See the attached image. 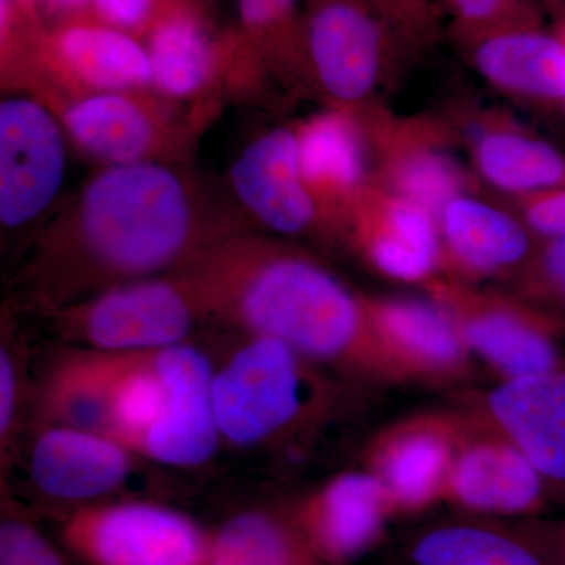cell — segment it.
I'll return each instance as SVG.
<instances>
[{
  "label": "cell",
  "mask_w": 565,
  "mask_h": 565,
  "mask_svg": "<svg viewBox=\"0 0 565 565\" xmlns=\"http://www.w3.org/2000/svg\"><path fill=\"white\" fill-rule=\"evenodd\" d=\"M177 273L191 285L206 322L280 341L344 381L412 382L379 332L366 296L307 253L233 237Z\"/></svg>",
  "instance_id": "1"
},
{
  "label": "cell",
  "mask_w": 565,
  "mask_h": 565,
  "mask_svg": "<svg viewBox=\"0 0 565 565\" xmlns=\"http://www.w3.org/2000/svg\"><path fill=\"white\" fill-rule=\"evenodd\" d=\"M222 241L207 234L170 167L109 166L40 245L25 281L33 299L55 311L120 282L177 273Z\"/></svg>",
  "instance_id": "2"
},
{
  "label": "cell",
  "mask_w": 565,
  "mask_h": 565,
  "mask_svg": "<svg viewBox=\"0 0 565 565\" xmlns=\"http://www.w3.org/2000/svg\"><path fill=\"white\" fill-rule=\"evenodd\" d=\"M270 338L241 333L214 360L212 399L222 445L264 451L296 445L333 419L344 382Z\"/></svg>",
  "instance_id": "3"
},
{
  "label": "cell",
  "mask_w": 565,
  "mask_h": 565,
  "mask_svg": "<svg viewBox=\"0 0 565 565\" xmlns=\"http://www.w3.org/2000/svg\"><path fill=\"white\" fill-rule=\"evenodd\" d=\"M51 313L66 343L103 352H152L189 343L206 322L180 273L120 282Z\"/></svg>",
  "instance_id": "4"
},
{
  "label": "cell",
  "mask_w": 565,
  "mask_h": 565,
  "mask_svg": "<svg viewBox=\"0 0 565 565\" xmlns=\"http://www.w3.org/2000/svg\"><path fill=\"white\" fill-rule=\"evenodd\" d=\"M58 541L79 565H207L212 527L173 505L121 497L63 515Z\"/></svg>",
  "instance_id": "5"
},
{
  "label": "cell",
  "mask_w": 565,
  "mask_h": 565,
  "mask_svg": "<svg viewBox=\"0 0 565 565\" xmlns=\"http://www.w3.org/2000/svg\"><path fill=\"white\" fill-rule=\"evenodd\" d=\"M426 288L455 319L476 359L501 381L565 370L564 327L533 305L455 277L438 275Z\"/></svg>",
  "instance_id": "6"
},
{
  "label": "cell",
  "mask_w": 565,
  "mask_h": 565,
  "mask_svg": "<svg viewBox=\"0 0 565 565\" xmlns=\"http://www.w3.org/2000/svg\"><path fill=\"white\" fill-rule=\"evenodd\" d=\"M396 39L370 0H318L305 50L322 90L341 106L360 107L385 81Z\"/></svg>",
  "instance_id": "7"
},
{
  "label": "cell",
  "mask_w": 565,
  "mask_h": 565,
  "mask_svg": "<svg viewBox=\"0 0 565 565\" xmlns=\"http://www.w3.org/2000/svg\"><path fill=\"white\" fill-rule=\"evenodd\" d=\"M28 451L31 484L47 503L68 514L82 505L122 494L143 457L110 435L57 424H35Z\"/></svg>",
  "instance_id": "8"
},
{
  "label": "cell",
  "mask_w": 565,
  "mask_h": 565,
  "mask_svg": "<svg viewBox=\"0 0 565 565\" xmlns=\"http://www.w3.org/2000/svg\"><path fill=\"white\" fill-rule=\"evenodd\" d=\"M465 412H423L390 424L367 441L363 470L384 487L393 515H412L444 500Z\"/></svg>",
  "instance_id": "9"
},
{
  "label": "cell",
  "mask_w": 565,
  "mask_h": 565,
  "mask_svg": "<svg viewBox=\"0 0 565 565\" xmlns=\"http://www.w3.org/2000/svg\"><path fill=\"white\" fill-rule=\"evenodd\" d=\"M65 128L44 104L13 96L0 104V222L24 228L54 203L65 180Z\"/></svg>",
  "instance_id": "10"
},
{
  "label": "cell",
  "mask_w": 565,
  "mask_h": 565,
  "mask_svg": "<svg viewBox=\"0 0 565 565\" xmlns=\"http://www.w3.org/2000/svg\"><path fill=\"white\" fill-rule=\"evenodd\" d=\"M163 384L161 412L134 451L150 462L196 468L210 462L222 445L212 399L214 359L182 343L152 352Z\"/></svg>",
  "instance_id": "11"
},
{
  "label": "cell",
  "mask_w": 565,
  "mask_h": 565,
  "mask_svg": "<svg viewBox=\"0 0 565 565\" xmlns=\"http://www.w3.org/2000/svg\"><path fill=\"white\" fill-rule=\"evenodd\" d=\"M446 479L445 503L468 515L533 519L548 504L541 475L525 455L471 408Z\"/></svg>",
  "instance_id": "12"
},
{
  "label": "cell",
  "mask_w": 565,
  "mask_h": 565,
  "mask_svg": "<svg viewBox=\"0 0 565 565\" xmlns=\"http://www.w3.org/2000/svg\"><path fill=\"white\" fill-rule=\"evenodd\" d=\"M345 211L353 244L379 274L423 285L440 275V228L437 217L422 204L371 181Z\"/></svg>",
  "instance_id": "13"
},
{
  "label": "cell",
  "mask_w": 565,
  "mask_h": 565,
  "mask_svg": "<svg viewBox=\"0 0 565 565\" xmlns=\"http://www.w3.org/2000/svg\"><path fill=\"white\" fill-rule=\"evenodd\" d=\"M470 408L525 455L550 501L565 503V370L501 381Z\"/></svg>",
  "instance_id": "14"
},
{
  "label": "cell",
  "mask_w": 565,
  "mask_h": 565,
  "mask_svg": "<svg viewBox=\"0 0 565 565\" xmlns=\"http://www.w3.org/2000/svg\"><path fill=\"white\" fill-rule=\"evenodd\" d=\"M285 505L327 565H352L384 537L393 516L384 487L366 470L344 471Z\"/></svg>",
  "instance_id": "15"
},
{
  "label": "cell",
  "mask_w": 565,
  "mask_h": 565,
  "mask_svg": "<svg viewBox=\"0 0 565 565\" xmlns=\"http://www.w3.org/2000/svg\"><path fill=\"white\" fill-rule=\"evenodd\" d=\"M230 180L245 210L270 232L299 236L322 223V204L303 178L297 132L278 128L256 137L234 161Z\"/></svg>",
  "instance_id": "16"
},
{
  "label": "cell",
  "mask_w": 565,
  "mask_h": 565,
  "mask_svg": "<svg viewBox=\"0 0 565 565\" xmlns=\"http://www.w3.org/2000/svg\"><path fill=\"white\" fill-rule=\"evenodd\" d=\"M407 556L414 565H557L556 523L459 516L415 534Z\"/></svg>",
  "instance_id": "17"
},
{
  "label": "cell",
  "mask_w": 565,
  "mask_h": 565,
  "mask_svg": "<svg viewBox=\"0 0 565 565\" xmlns=\"http://www.w3.org/2000/svg\"><path fill=\"white\" fill-rule=\"evenodd\" d=\"M379 332L412 382L449 385L473 375V353L451 315L434 299L367 297Z\"/></svg>",
  "instance_id": "18"
},
{
  "label": "cell",
  "mask_w": 565,
  "mask_h": 565,
  "mask_svg": "<svg viewBox=\"0 0 565 565\" xmlns=\"http://www.w3.org/2000/svg\"><path fill=\"white\" fill-rule=\"evenodd\" d=\"M444 269L470 281L515 275L530 262L535 237L519 215L462 193L438 215Z\"/></svg>",
  "instance_id": "19"
},
{
  "label": "cell",
  "mask_w": 565,
  "mask_h": 565,
  "mask_svg": "<svg viewBox=\"0 0 565 565\" xmlns=\"http://www.w3.org/2000/svg\"><path fill=\"white\" fill-rule=\"evenodd\" d=\"M132 352L68 345L51 360L35 399V424L114 434L118 386Z\"/></svg>",
  "instance_id": "20"
},
{
  "label": "cell",
  "mask_w": 565,
  "mask_h": 565,
  "mask_svg": "<svg viewBox=\"0 0 565 565\" xmlns=\"http://www.w3.org/2000/svg\"><path fill=\"white\" fill-rule=\"evenodd\" d=\"M377 150L381 177L375 182L422 204L435 217L456 196L467 193L468 178L445 145L444 129L435 122L393 125L379 120Z\"/></svg>",
  "instance_id": "21"
},
{
  "label": "cell",
  "mask_w": 565,
  "mask_h": 565,
  "mask_svg": "<svg viewBox=\"0 0 565 565\" xmlns=\"http://www.w3.org/2000/svg\"><path fill=\"white\" fill-rule=\"evenodd\" d=\"M465 47L475 70L498 90L531 102L565 99V43L557 33L519 25Z\"/></svg>",
  "instance_id": "22"
},
{
  "label": "cell",
  "mask_w": 565,
  "mask_h": 565,
  "mask_svg": "<svg viewBox=\"0 0 565 565\" xmlns=\"http://www.w3.org/2000/svg\"><path fill=\"white\" fill-rule=\"evenodd\" d=\"M62 125L77 148L109 166L152 161L161 145L158 117L132 93L84 96L66 107Z\"/></svg>",
  "instance_id": "23"
},
{
  "label": "cell",
  "mask_w": 565,
  "mask_h": 565,
  "mask_svg": "<svg viewBox=\"0 0 565 565\" xmlns=\"http://www.w3.org/2000/svg\"><path fill=\"white\" fill-rule=\"evenodd\" d=\"M297 137L308 188L319 203L323 200L348 210L364 185L373 181L367 174L366 140L359 121L345 111H322Z\"/></svg>",
  "instance_id": "24"
},
{
  "label": "cell",
  "mask_w": 565,
  "mask_h": 565,
  "mask_svg": "<svg viewBox=\"0 0 565 565\" xmlns=\"http://www.w3.org/2000/svg\"><path fill=\"white\" fill-rule=\"evenodd\" d=\"M55 54L73 79L95 93H132L152 84L150 54L114 25H71L58 33Z\"/></svg>",
  "instance_id": "25"
},
{
  "label": "cell",
  "mask_w": 565,
  "mask_h": 565,
  "mask_svg": "<svg viewBox=\"0 0 565 565\" xmlns=\"http://www.w3.org/2000/svg\"><path fill=\"white\" fill-rule=\"evenodd\" d=\"M207 565H327L285 505L250 508L212 527Z\"/></svg>",
  "instance_id": "26"
},
{
  "label": "cell",
  "mask_w": 565,
  "mask_h": 565,
  "mask_svg": "<svg viewBox=\"0 0 565 565\" xmlns=\"http://www.w3.org/2000/svg\"><path fill=\"white\" fill-rule=\"evenodd\" d=\"M475 169L497 191L525 196L565 185V158L526 134L489 126L473 141Z\"/></svg>",
  "instance_id": "27"
},
{
  "label": "cell",
  "mask_w": 565,
  "mask_h": 565,
  "mask_svg": "<svg viewBox=\"0 0 565 565\" xmlns=\"http://www.w3.org/2000/svg\"><path fill=\"white\" fill-rule=\"evenodd\" d=\"M148 54L152 84L172 98H189L202 90L214 66L206 33L188 14H173L159 22Z\"/></svg>",
  "instance_id": "28"
},
{
  "label": "cell",
  "mask_w": 565,
  "mask_h": 565,
  "mask_svg": "<svg viewBox=\"0 0 565 565\" xmlns=\"http://www.w3.org/2000/svg\"><path fill=\"white\" fill-rule=\"evenodd\" d=\"M61 541L44 533L39 520L2 492L0 565H77Z\"/></svg>",
  "instance_id": "29"
},
{
  "label": "cell",
  "mask_w": 565,
  "mask_h": 565,
  "mask_svg": "<svg viewBox=\"0 0 565 565\" xmlns=\"http://www.w3.org/2000/svg\"><path fill=\"white\" fill-rule=\"evenodd\" d=\"M520 299L565 330V237L539 241L530 262L515 275Z\"/></svg>",
  "instance_id": "30"
},
{
  "label": "cell",
  "mask_w": 565,
  "mask_h": 565,
  "mask_svg": "<svg viewBox=\"0 0 565 565\" xmlns=\"http://www.w3.org/2000/svg\"><path fill=\"white\" fill-rule=\"evenodd\" d=\"M462 46L490 33L537 24L533 0H446Z\"/></svg>",
  "instance_id": "31"
},
{
  "label": "cell",
  "mask_w": 565,
  "mask_h": 565,
  "mask_svg": "<svg viewBox=\"0 0 565 565\" xmlns=\"http://www.w3.org/2000/svg\"><path fill=\"white\" fill-rule=\"evenodd\" d=\"M24 379L20 351L11 344L10 337H3L0 345V463L2 476L11 467L20 427Z\"/></svg>",
  "instance_id": "32"
},
{
  "label": "cell",
  "mask_w": 565,
  "mask_h": 565,
  "mask_svg": "<svg viewBox=\"0 0 565 565\" xmlns=\"http://www.w3.org/2000/svg\"><path fill=\"white\" fill-rule=\"evenodd\" d=\"M397 39L407 44L427 43L437 33V18L427 0H370Z\"/></svg>",
  "instance_id": "33"
},
{
  "label": "cell",
  "mask_w": 565,
  "mask_h": 565,
  "mask_svg": "<svg viewBox=\"0 0 565 565\" xmlns=\"http://www.w3.org/2000/svg\"><path fill=\"white\" fill-rule=\"evenodd\" d=\"M519 217L541 241L565 237V185L522 199Z\"/></svg>",
  "instance_id": "34"
},
{
  "label": "cell",
  "mask_w": 565,
  "mask_h": 565,
  "mask_svg": "<svg viewBox=\"0 0 565 565\" xmlns=\"http://www.w3.org/2000/svg\"><path fill=\"white\" fill-rule=\"evenodd\" d=\"M156 0H95L104 20L118 29L140 28L150 18Z\"/></svg>",
  "instance_id": "35"
},
{
  "label": "cell",
  "mask_w": 565,
  "mask_h": 565,
  "mask_svg": "<svg viewBox=\"0 0 565 565\" xmlns=\"http://www.w3.org/2000/svg\"><path fill=\"white\" fill-rule=\"evenodd\" d=\"M239 10L245 24L253 29H273L285 24L289 11L281 9L275 0H239Z\"/></svg>",
  "instance_id": "36"
},
{
  "label": "cell",
  "mask_w": 565,
  "mask_h": 565,
  "mask_svg": "<svg viewBox=\"0 0 565 565\" xmlns=\"http://www.w3.org/2000/svg\"><path fill=\"white\" fill-rule=\"evenodd\" d=\"M58 6L66 7V9H77V7L85 6L90 0H55Z\"/></svg>",
  "instance_id": "37"
},
{
  "label": "cell",
  "mask_w": 565,
  "mask_h": 565,
  "mask_svg": "<svg viewBox=\"0 0 565 565\" xmlns=\"http://www.w3.org/2000/svg\"><path fill=\"white\" fill-rule=\"evenodd\" d=\"M556 534L559 544L565 546V519L559 520V522H556Z\"/></svg>",
  "instance_id": "38"
},
{
  "label": "cell",
  "mask_w": 565,
  "mask_h": 565,
  "mask_svg": "<svg viewBox=\"0 0 565 565\" xmlns=\"http://www.w3.org/2000/svg\"><path fill=\"white\" fill-rule=\"evenodd\" d=\"M557 565H565V546L561 545L559 541H557Z\"/></svg>",
  "instance_id": "39"
},
{
  "label": "cell",
  "mask_w": 565,
  "mask_h": 565,
  "mask_svg": "<svg viewBox=\"0 0 565 565\" xmlns=\"http://www.w3.org/2000/svg\"><path fill=\"white\" fill-rule=\"evenodd\" d=\"M275 2H277L278 6L281 7V9H285L286 11H289V13H291L296 0H275Z\"/></svg>",
  "instance_id": "40"
},
{
  "label": "cell",
  "mask_w": 565,
  "mask_h": 565,
  "mask_svg": "<svg viewBox=\"0 0 565 565\" xmlns=\"http://www.w3.org/2000/svg\"><path fill=\"white\" fill-rule=\"evenodd\" d=\"M557 36H559L561 40L565 43V20L559 22V25H557Z\"/></svg>",
  "instance_id": "41"
}]
</instances>
